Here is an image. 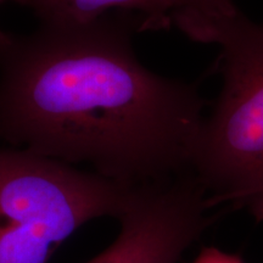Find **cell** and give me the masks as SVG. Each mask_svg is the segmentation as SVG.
<instances>
[{
    "mask_svg": "<svg viewBox=\"0 0 263 263\" xmlns=\"http://www.w3.org/2000/svg\"><path fill=\"white\" fill-rule=\"evenodd\" d=\"M138 32L141 16L116 12L12 37L0 52V140L127 186L188 172L209 103L141 64Z\"/></svg>",
    "mask_w": 263,
    "mask_h": 263,
    "instance_id": "6da1fadb",
    "label": "cell"
},
{
    "mask_svg": "<svg viewBox=\"0 0 263 263\" xmlns=\"http://www.w3.org/2000/svg\"><path fill=\"white\" fill-rule=\"evenodd\" d=\"M192 41L219 48L222 88L194 139L189 171L213 209L244 210L263 222V24L239 11L173 15Z\"/></svg>",
    "mask_w": 263,
    "mask_h": 263,
    "instance_id": "7a4b0ae2",
    "label": "cell"
},
{
    "mask_svg": "<svg viewBox=\"0 0 263 263\" xmlns=\"http://www.w3.org/2000/svg\"><path fill=\"white\" fill-rule=\"evenodd\" d=\"M132 186L21 149H0V263H48L81 227L117 218Z\"/></svg>",
    "mask_w": 263,
    "mask_h": 263,
    "instance_id": "3957f363",
    "label": "cell"
},
{
    "mask_svg": "<svg viewBox=\"0 0 263 263\" xmlns=\"http://www.w3.org/2000/svg\"><path fill=\"white\" fill-rule=\"evenodd\" d=\"M213 210L190 172L132 186L116 239L87 263H179L216 222Z\"/></svg>",
    "mask_w": 263,
    "mask_h": 263,
    "instance_id": "277c9868",
    "label": "cell"
},
{
    "mask_svg": "<svg viewBox=\"0 0 263 263\" xmlns=\"http://www.w3.org/2000/svg\"><path fill=\"white\" fill-rule=\"evenodd\" d=\"M27 6L43 26H78L116 12L141 16L145 31L172 27L171 10L166 0H15Z\"/></svg>",
    "mask_w": 263,
    "mask_h": 263,
    "instance_id": "5b68a950",
    "label": "cell"
},
{
    "mask_svg": "<svg viewBox=\"0 0 263 263\" xmlns=\"http://www.w3.org/2000/svg\"><path fill=\"white\" fill-rule=\"evenodd\" d=\"M173 15H193L203 17H217L235 12L236 8L233 0H166Z\"/></svg>",
    "mask_w": 263,
    "mask_h": 263,
    "instance_id": "8992f818",
    "label": "cell"
},
{
    "mask_svg": "<svg viewBox=\"0 0 263 263\" xmlns=\"http://www.w3.org/2000/svg\"><path fill=\"white\" fill-rule=\"evenodd\" d=\"M193 263H245L239 256L209 246L203 248Z\"/></svg>",
    "mask_w": 263,
    "mask_h": 263,
    "instance_id": "52a82bcc",
    "label": "cell"
},
{
    "mask_svg": "<svg viewBox=\"0 0 263 263\" xmlns=\"http://www.w3.org/2000/svg\"><path fill=\"white\" fill-rule=\"evenodd\" d=\"M14 35H10L8 33H5L3 29H0V52L10 44V42L12 41Z\"/></svg>",
    "mask_w": 263,
    "mask_h": 263,
    "instance_id": "ba28073f",
    "label": "cell"
},
{
    "mask_svg": "<svg viewBox=\"0 0 263 263\" xmlns=\"http://www.w3.org/2000/svg\"><path fill=\"white\" fill-rule=\"evenodd\" d=\"M5 2H8V0H0V4H3V3H5Z\"/></svg>",
    "mask_w": 263,
    "mask_h": 263,
    "instance_id": "9c48e42d",
    "label": "cell"
}]
</instances>
